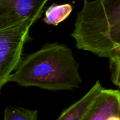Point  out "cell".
Here are the masks:
<instances>
[{
	"mask_svg": "<svg viewBox=\"0 0 120 120\" xmlns=\"http://www.w3.org/2000/svg\"><path fill=\"white\" fill-rule=\"evenodd\" d=\"M33 23L25 19L0 27V94L22 60L23 47Z\"/></svg>",
	"mask_w": 120,
	"mask_h": 120,
	"instance_id": "obj_3",
	"label": "cell"
},
{
	"mask_svg": "<svg viewBox=\"0 0 120 120\" xmlns=\"http://www.w3.org/2000/svg\"><path fill=\"white\" fill-rule=\"evenodd\" d=\"M103 89L97 80L84 96L63 111L56 120H86Z\"/></svg>",
	"mask_w": 120,
	"mask_h": 120,
	"instance_id": "obj_5",
	"label": "cell"
},
{
	"mask_svg": "<svg viewBox=\"0 0 120 120\" xmlns=\"http://www.w3.org/2000/svg\"><path fill=\"white\" fill-rule=\"evenodd\" d=\"M108 120H120V115H114L110 117Z\"/></svg>",
	"mask_w": 120,
	"mask_h": 120,
	"instance_id": "obj_10",
	"label": "cell"
},
{
	"mask_svg": "<svg viewBox=\"0 0 120 120\" xmlns=\"http://www.w3.org/2000/svg\"><path fill=\"white\" fill-rule=\"evenodd\" d=\"M72 37L78 49L108 59L120 56V0H84Z\"/></svg>",
	"mask_w": 120,
	"mask_h": 120,
	"instance_id": "obj_2",
	"label": "cell"
},
{
	"mask_svg": "<svg viewBox=\"0 0 120 120\" xmlns=\"http://www.w3.org/2000/svg\"><path fill=\"white\" fill-rule=\"evenodd\" d=\"M49 0H0V27L30 19L35 22Z\"/></svg>",
	"mask_w": 120,
	"mask_h": 120,
	"instance_id": "obj_4",
	"label": "cell"
},
{
	"mask_svg": "<svg viewBox=\"0 0 120 120\" xmlns=\"http://www.w3.org/2000/svg\"><path fill=\"white\" fill-rule=\"evenodd\" d=\"M114 115H120V91L104 88L86 120H108Z\"/></svg>",
	"mask_w": 120,
	"mask_h": 120,
	"instance_id": "obj_6",
	"label": "cell"
},
{
	"mask_svg": "<svg viewBox=\"0 0 120 120\" xmlns=\"http://www.w3.org/2000/svg\"><path fill=\"white\" fill-rule=\"evenodd\" d=\"M3 120H38V111L20 107L9 106L4 110Z\"/></svg>",
	"mask_w": 120,
	"mask_h": 120,
	"instance_id": "obj_8",
	"label": "cell"
},
{
	"mask_svg": "<svg viewBox=\"0 0 120 120\" xmlns=\"http://www.w3.org/2000/svg\"><path fill=\"white\" fill-rule=\"evenodd\" d=\"M110 70L111 72V79L117 87H120V56H117L109 59Z\"/></svg>",
	"mask_w": 120,
	"mask_h": 120,
	"instance_id": "obj_9",
	"label": "cell"
},
{
	"mask_svg": "<svg viewBox=\"0 0 120 120\" xmlns=\"http://www.w3.org/2000/svg\"><path fill=\"white\" fill-rule=\"evenodd\" d=\"M79 69V64L68 46L46 44L20 60L9 82L49 91L72 90L82 82Z\"/></svg>",
	"mask_w": 120,
	"mask_h": 120,
	"instance_id": "obj_1",
	"label": "cell"
},
{
	"mask_svg": "<svg viewBox=\"0 0 120 120\" xmlns=\"http://www.w3.org/2000/svg\"><path fill=\"white\" fill-rule=\"evenodd\" d=\"M72 11V6L70 4H53L45 12L44 22L54 26L63 22Z\"/></svg>",
	"mask_w": 120,
	"mask_h": 120,
	"instance_id": "obj_7",
	"label": "cell"
}]
</instances>
